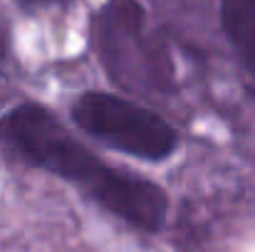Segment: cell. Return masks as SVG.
<instances>
[{"label":"cell","instance_id":"7a4b0ae2","mask_svg":"<svg viewBox=\"0 0 255 252\" xmlns=\"http://www.w3.org/2000/svg\"><path fill=\"white\" fill-rule=\"evenodd\" d=\"M97 47L104 70L131 91H169L171 65L166 50L146 30L139 0H109L97 17Z\"/></svg>","mask_w":255,"mask_h":252},{"label":"cell","instance_id":"3957f363","mask_svg":"<svg viewBox=\"0 0 255 252\" xmlns=\"http://www.w3.org/2000/svg\"><path fill=\"white\" fill-rule=\"evenodd\" d=\"M72 119L85 134L144 161L169 159L178 144L176 129L166 119L104 91H85L72 104Z\"/></svg>","mask_w":255,"mask_h":252},{"label":"cell","instance_id":"6da1fadb","mask_svg":"<svg viewBox=\"0 0 255 252\" xmlns=\"http://www.w3.org/2000/svg\"><path fill=\"white\" fill-rule=\"evenodd\" d=\"M0 144L22 161L70 180L99 208L141 233H159L166 220L169 200L156 183L97 159L40 104L25 101L5 111Z\"/></svg>","mask_w":255,"mask_h":252},{"label":"cell","instance_id":"277c9868","mask_svg":"<svg viewBox=\"0 0 255 252\" xmlns=\"http://www.w3.org/2000/svg\"><path fill=\"white\" fill-rule=\"evenodd\" d=\"M221 20L255 94V0H221Z\"/></svg>","mask_w":255,"mask_h":252},{"label":"cell","instance_id":"5b68a950","mask_svg":"<svg viewBox=\"0 0 255 252\" xmlns=\"http://www.w3.org/2000/svg\"><path fill=\"white\" fill-rule=\"evenodd\" d=\"M67 0H17L20 7H27V10H37V7H52V5H62Z\"/></svg>","mask_w":255,"mask_h":252}]
</instances>
